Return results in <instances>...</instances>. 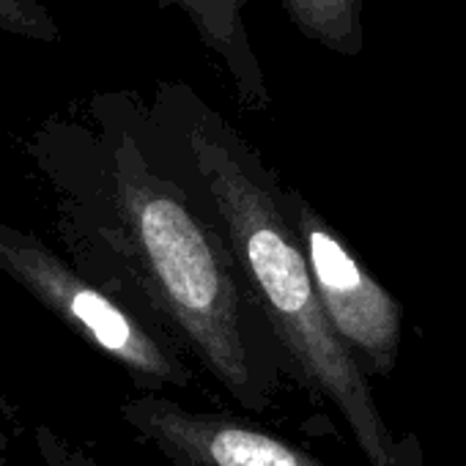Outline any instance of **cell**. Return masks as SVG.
Wrapping results in <instances>:
<instances>
[{"instance_id": "obj_11", "label": "cell", "mask_w": 466, "mask_h": 466, "mask_svg": "<svg viewBox=\"0 0 466 466\" xmlns=\"http://www.w3.org/2000/svg\"><path fill=\"white\" fill-rule=\"evenodd\" d=\"M20 425L17 420H15V411H12V406L6 403V398H4V392H0V466H6V461H9V452H12V436H9V425Z\"/></svg>"}, {"instance_id": "obj_10", "label": "cell", "mask_w": 466, "mask_h": 466, "mask_svg": "<svg viewBox=\"0 0 466 466\" xmlns=\"http://www.w3.org/2000/svg\"><path fill=\"white\" fill-rule=\"evenodd\" d=\"M390 466H422V444L417 433H406L403 439L395 441Z\"/></svg>"}, {"instance_id": "obj_3", "label": "cell", "mask_w": 466, "mask_h": 466, "mask_svg": "<svg viewBox=\"0 0 466 466\" xmlns=\"http://www.w3.org/2000/svg\"><path fill=\"white\" fill-rule=\"evenodd\" d=\"M0 272L83 343L113 360L137 390L159 392L192 384V368L167 335L34 233L0 222Z\"/></svg>"}, {"instance_id": "obj_4", "label": "cell", "mask_w": 466, "mask_h": 466, "mask_svg": "<svg viewBox=\"0 0 466 466\" xmlns=\"http://www.w3.org/2000/svg\"><path fill=\"white\" fill-rule=\"evenodd\" d=\"M286 203L338 338L368 376H390L400 354L403 305L362 267L335 225L299 189L289 187Z\"/></svg>"}, {"instance_id": "obj_6", "label": "cell", "mask_w": 466, "mask_h": 466, "mask_svg": "<svg viewBox=\"0 0 466 466\" xmlns=\"http://www.w3.org/2000/svg\"><path fill=\"white\" fill-rule=\"evenodd\" d=\"M250 0H159L162 9H178L195 28L200 45L228 75L233 99L248 113H269L272 91L250 39Z\"/></svg>"}, {"instance_id": "obj_9", "label": "cell", "mask_w": 466, "mask_h": 466, "mask_svg": "<svg viewBox=\"0 0 466 466\" xmlns=\"http://www.w3.org/2000/svg\"><path fill=\"white\" fill-rule=\"evenodd\" d=\"M36 447L42 452L45 466H96L86 452L75 450L66 439H61L53 428H36Z\"/></svg>"}, {"instance_id": "obj_2", "label": "cell", "mask_w": 466, "mask_h": 466, "mask_svg": "<svg viewBox=\"0 0 466 466\" xmlns=\"http://www.w3.org/2000/svg\"><path fill=\"white\" fill-rule=\"evenodd\" d=\"M140 124L151 146L211 203L289 370L343 414L370 466H390L395 439L368 373L321 308L272 165L187 83H159L151 102L140 96Z\"/></svg>"}, {"instance_id": "obj_8", "label": "cell", "mask_w": 466, "mask_h": 466, "mask_svg": "<svg viewBox=\"0 0 466 466\" xmlns=\"http://www.w3.org/2000/svg\"><path fill=\"white\" fill-rule=\"evenodd\" d=\"M0 31L42 45L61 39V28L42 0H0Z\"/></svg>"}, {"instance_id": "obj_7", "label": "cell", "mask_w": 466, "mask_h": 466, "mask_svg": "<svg viewBox=\"0 0 466 466\" xmlns=\"http://www.w3.org/2000/svg\"><path fill=\"white\" fill-rule=\"evenodd\" d=\"M365 0H280V9L302 39L340 58H357L365 47Z\"/></svg>"}, {"instance_id": "obj_5", "label": "cell", "mask_w": 466, "mask_h": 466, "mask_svg": "<svg viewBox=\"0 0 466 466\" xmlns=\"http://www.w3.org/2000/svg\"><path fill=\"white\" fill-rule=\"evenodd\" d=\"M118 414L173 466H324L248 420L187 409L157 392L124 400Z\"/></svg>"}, {"instance_id": "obj_1", "label": "cell", "mask_w": 466, "mask_h": 466, "mask_svg": "<svg viewBox=\"0 0 466 466\" xmlns=\"http://www.w3.org/2000/svg\"><path fill=\"white\" fill-rule=\"evenodd\" d=\"M34 157L53 187L66 258L167 335L233 400L264 411L283 351L211 203L146 137L140 94H96L86 121L47 118Z\"/></svg>"}]
</instances>
